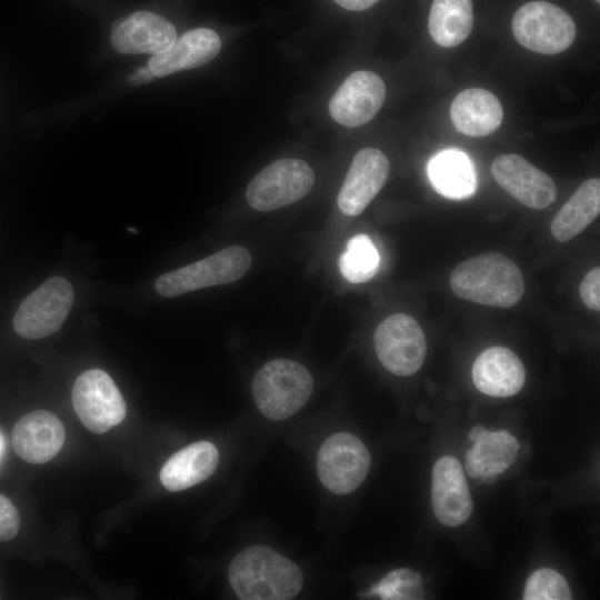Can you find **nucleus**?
<instances>
[{
	"mask_svg": "<svg viewBox=\"0 0 600 600\" xmlns=\"http://www.w3.org/2000/svg\"><path fill=\"white\" fill-rule=\"evenodd\" d=\"M229 581L242 600H289L301 590L300 568L281 553L264 546L239 552L229 566Z\"/></svg>",
	"mask_w": 600,
	"mask_h": 600,
	"instance_id": "f257e3e1",
	"label": "nucleus"
},
{
	"mask_svg": "<svg viewBox=\"0 0 600 600\" xmlns=\"http://www.w3.org/2000/svg\"><path fill=\"white\" fill-rule=\"evenodd\" d=\"M450 287L461 299L496 308H510L523 297L524 279L512 260L491 252L459 263L450 274Z\"/></svg>",
	"mask_w": 600,
	"mask_h": 600,
	"instance_id": "f03ea898",
	"label": "nucleus"
},
{
	"mask_svg": "<svg viewBox=\"0 0 600 600\" xmlns=\"http://www.w3.org/2000/svg\"><path fill=\"white\" fill-rule=\"evenodd\" d=\"M313 380L308 369L289 359L266 363L254 376L252 393L260 412L271 420H284L309 400Z\"/></svg>",
	"mask_w": 600,
	"mask_h": 600,
	"instance_id": "7ed1b4c3",
	"label": "nucleus"
},
{
	"mask_svg": "<svg viewBox=\"0 0 600 600\" xmlns=\"http://www.w3.org/2000/svg\"><path fill=\"white\" fill-rule=\"evenodd\" d=\"M251 254L242 246H230L197 262L161 274L154 283L162 297H177L190 291L222 286L243 277L251 266Z\"/></svg>",
	"mask_w": 600,
	"mask_h": 600,
	"instance_id": "20e7f679",
	"label": "nucleus"
},
{
	"mask_svg": "<svg viewBox=\"0 0 600 600\" xmlns=\"http://www.w3.org/2000/svg\"><path fill=\"white\" fill-rule=\"evenodd\" d=\"M512 33L526 49L541 54H557L573 43L577 28L571 16L547 1L521 6L512 18Z\"/></svg>",
	"mask_w": 600,
	"mask_h": 600,
	"instance_id": "39448f33",
	"label": "nucleus"
},
{
	"mask_svg": "<svg viewBox=\"0 0 600 600\" xmlns=\"http://www.w3.org/2000/svg\"><path fill=\"white\" fill-rule=\"evenodd\" d=\"M74 293L71 283L54 276L32 291L13 317V329L22 338L37 340L57 332L67 319Z\"/></svg>",
	"mask_w": 600,
	"mask_h": 600,
	"instance_id": "423d86ee",
	"label": "nucleus"
},
{
	"mask_svg": "<svg viewBox=\"0 0 600 600\" xmlns=\"http://www.w3.org/2000/svg\"><path fill=\"white\" fill-rule=\"evenodd\" d=\"M314 172L301 159L284 158L261 170L248 184V203L258 211H272L291 204L309 193Z\"/></svg>",
	"mask_w": 600,
	"mask_h": 600,
	"instance_id": "0eeeda50",
	"label": "nucleus"
},
{
	"mask_svg": "<svg viewBox=\"0 0 600 600\" xmlns=\"http://www.w3.org/2000/svg\"><path fill=\"white\" fill-rule=\"evenodd\" d=\"M72 406L83 426L101 434L126 417L124 399L111 377L103 370L90 369L74 381Z\"/></svg>",
	"mask_w": 600,
	"mask_h": 600,
	"instance_id": "6e6552de",
	"label": "nucleus"
},
{
	"mask_svg": "<svg viewBox=\"0 0 600 600\" xmlns=\"http://www.w3.org/2000/svg\"><path fill=\"white\" fill-rule=\"evenodd\" d=\"M373 346L382 366L397 376L416 373L427 354L420 324L406 313H394L382 320L374 331Z\"/></svg>",
	"mask_w": 600,
	"mask_h": 600,
	"instance_id": "1a4fd4ad",
	"label": "nucleus"
},
{
	"mask_svg": "<svg viewBox=\"0 0 600 600\" xmlns=\"http://www.w3.org/2000/svg\"><path fill=\"white\" fill-rule=\"evenodd\" d=\"M370 462L369 451L358 437L347 432L336 433L319 450L318 476L329 491L347 494L363 482Z\"/></svg>",
	"mask_w": 600,
	"mask_h": 600,
	"instance_id": "9d476101",
	"label": "nucleus"
},
{
	"mask_svg": "<svg viewBox=\"0 0 600 600\" xmlns=\"http://www.w3.org/2000/svg\"><path fill=\"white\" fill-rule=\"evenodd\" d=\"M386 84L377 73L360 70L351 73L329 102L331 118L347 128L366 124L381 109Z\"/></svg>",
	"mask_w": 600,
	"mask_h": 600,
	"instance_id": "9b49d317",
	"label": "nucleus"
},
{
	"mask_svg": "<svg viewBox=\"0 0 600 600\" xmlns=\"http://www.w3.org/2000/svg\"><path fill=\"white\" fill-rule=\"evenodd\" d=\"M497 183L516 200L531 209H544L557 198L554 181L519 154L498 156L491 164Z\"/></svg>",
	"mask_w": 600,
	"mask_h": 600,
	"instance_id": "f8f14e48",
	"label": "nucleus"
},
{
	"mask_svg": "<svg viewBox=\"0 0 600 600\" xmlns=\"http://www.w3.org/2000/svg\"><path fill=\"white\" fill-rule=\"evenodd\" d=\"M390 162L376 148H364L353 158L337 203L342 213L360 214L379 193L388 180Z\"/></svg>",
	"mask_w": 600,
	"mask_h": 600,
	"instance_id": "ddd939ff",
	"label": "nucleus"
},
{
	"mask_svg": "<svg viewBox=\"0 0 600 600\" xmlns=\"http://www.w3.org/2000/svg\"><path fill=\"white\" fill-rule=\"evenodd\" d=\"M431 503L436 518L444 526L457 527L472 512V498L460 462L443 456L432 469Z\"/></svg>",
	"mask_w": 600,
	"mask_h": 600,
	"instance_id": "4468645a",
	"label": "nucleus"
},
{
	"mask_svg": "<svg viewBox=\"0 0 600 600\" xmlns=\"http://www.w3.org/2000/svg\"><path fill=\"white\" fill-rule=\"evenodd\" d=\"M66 430L61 420L48 410H34L21 417L12 429L16 453L30 463L50 461L61 450Z\"/></svg>",
	"mask_w": 600,
	"mask_h": 600,
	"instance_id": "2eb2a0df",
	"label": "nucleus"
},
{
	"mask_svg": "<svg viewBox=\"0 0 600 600\" xmlns=\"http://www.w3.org/2000/svg\"><path fill=\"white\" fill-rule=\"evenodd\" d=\"M176 40L174 27L150 11L132 13L114 28L111 36L112 47L126 54H158L171 48Z\"/></svg>",
	"mask_w": 600,
	"mask_h": 600,
	"instance_id": "dca6fc26",
	"label": "nucleus"
},
{
	"mask_svg": "<svg viewBox=\"0 0 600 600\" xmlns=\"http://www.w3.org/2000/svg\"><path fill=\"white\" fill-rule=\"evenodd\" d=\"M469 438L473 447L466 453V471L474 479L493 480L517 459L519 442L506 430L488 431L476 426Z\"/></svg>",
	"mask_w": 600,
	"mask_h": 600,
	"instance_id": "f3484780",
	"label": "nucleus"
},
{
	"mask_svg": "<svg viewBox=\"0 0 600 600\" xmlns=\"http://www.w3.org/2000/svg\"><path fill=\"white\" fill-rule=\"evenodd\" d=\"M472 380L482 393L506 398L522 389L526 371L513 351L504 347H491L476 359L472 367Z\"/></svg>",
	"mask_w": 600,
	"mask_h": 600,
	"instance_id": "a211bd4d",
	"label": "nucleus"
},
{
	"mask_svg": "<svg viewBox=\"0 0 600 600\" xmlns=\"http://www.w3.org/2000/svg\"><path fill=\"white\" fill-rule=\"evenodd\" d=\"M221 40L211 29L198 28L182 34L167 51L153 54L148 67L154 77L201 67L220 51Z\"/></svg>",
	"mask_w": 600,
	"mask_h": 600,
	"instance_id": "6ab92c4d",
	"label": "nucleus"
},
{
	"mask_svg": "<svg viewBox=\"0 0 600 600\" xmlns=\"http://www.w3.org/2000/svg\"><path fill=\"white\" fill-rule=\"evenodd\" d=\"M456 129L470 137H486L496 131L503 119L499 99L482 88H470L456 96L450 108Z\"/></svg>",
	"mask_w": 600,
	"mask_h": 600,
	"instance_id": "aec40b11",
	"label": "nucleus"
},
{
	"mask_svg": "<svg viewBox=\"0 0 600 600\" xmlns=\"http://www.w3.org/2000/svg\"><path fill=\"white\" fill-rule=\"evenodd\" d=\"M218 462L216 446L198 441L173 453L162 466L159 478L167 490L181 491L211 477Z\"/></svg>",
	"mask_w": 600,
	"mask_h": 600,
	"instance_id": "412c9836",
	"label": "nucleus"
},
{
	"mask_svg": "<svg viewBox=\"0 0 600 600\" xmlns=\"http://www.w3.org/2000/svg\"><path fill=\"white\" fill-rule=\"evenodd\" d=\"M600 213V180L584 181L558 211L550 224L553 238L566 242L592 223Z\"/></svg>",
	"mask_w": 600,
	"mask_h": 600,
	"instance_id": "4be33fe9",
	"label": "nucleus"
},
{
	"mask_svg": "<svg viewBox=\"0 0 600 600\" xmlns=\"http://www.w3.org/2000/svg\"><path fill=\"white\" fill-rule=\"evenodd\" d=\"M428 177L433 188L450 199H464L477 188L476 171L470 159L458 150L436 154L428 163Z\"/></svg>",
	"mask_w": 600,
	"mask_h": 600,
	"instance_id": "5701e85b",
	"label": "nucleus"
},
{
	"mask_svg": "<svg viewBox=\"0 0 600 600\" xmlns=\"http://www.w3.org/2000/svg\"><path fill=\"white\" fill-rule=\"evenodd\" d=\"M471 0H433L428 28L433 41L443 48L462 43L471 33Z\"/></svg>",
	"mask_w": 600,
	"mask_h": 600,
	"instance_id": "b1692460",
	"label": "nucleus"
},
{
	"mask_svg": "<svg viewBox=\"0 0 600 600\" xmlns=\"http://www.w3.org/2000/svg\"><path fill=\"white\" fill-rule=\"evenodd\" d=\"M380 256L372 240L366 234L352 237L339 260L341 274L352 283L370 280L378 271Z\"/></svg>",
	"mask_w": 600,
	"mask_h": 600,
	"instance_id": "393cba45",
	"label": "nucleus"
},
{
	"mask_svg": "<svg viewBox=\"0 0 600 600\" xmlns=\"http://www.w3.org/2000/svg\"><path fill=\"white\" fill-rule=\"evenodd\" d=\"M571 591L566 579L548 568L536 570L527 580L523 599L526 600H569Z\"/></svg>",
	"mask_w": 600,
	"mask_h": 600,
	"instance_id": "a878e982",
	"label": "nucleus"
},
{
	"mask_svg": "<svg viewBox=\"0 0 600 600\" xmlns=\"http://www.w3.org/2000/svg\"><path fill=\"white\" fill-rule=\"evenodd\" d=\"M420 584L419 573L408 569H398L373 586L368 594H377L382 599H412Z\"/></svg>",
	"mask_w": 600,
	"mask_h": 600,
	"instance_id": "bb28decb",
	"label": "nucleus"
},
{
	"mask_svg": "<svg viewBox=\"0 0 600 600\" xmlns=\"http://www.w3.org/2000/svg\"><path fill=\"white\" fill-rule=\"evenodd\" d=\"M20 514L12 502L0 493V541L13 539L20 528Z\"/></svg>",
	"mask_w": 600,
	"mask_h": 600,
	"instance_id": "cd10ccee",
	"label": "nucleus"
},
{
	"mask_svg": "<svg viewBox=\"0 0 600 600\" xmlns=\"http://www.w3.org/2000/svg\"><path fill=\"white\" fill-rule=\"evenodd\" d=\"M579 294L583 303L591 310L600 309V268L591 269L579 286Z\"/></svg>",
	"mask_w": 600,
	"mask_h": 600,
	"instance_id": "c85d7f7f",
	"label": "nucleus"
},
{
	"mask_svg": "<svg viewBox=\"0 0 600 600\" xmlns=\"http://www.w3.org/2000/svg\"><path fill=\"white\" fill-rule=\"evenodd\" d=\"M340 7L351 10L361 11L372 7L379 0H334Z\"/></svg>",
	"mask_w": 600,
	"mask_h": 600,
	"instance_id": "c756f323",
	"label": "nucleus"
},
{
	"mask_svg": "<svg viewBox=\"0 0 600 600\" xmlns=\"http://www.w3.org/2000/svg\"><path fill=\"white\" fill-rule=\"evenodd\" d=\"M153 78H154V74L152 73L150 68L147 66V67H143V68H140V69L136 70L130 76L129 81L132 84H143V83H147V82L151 81Z\"/></svg>",
	"mask_w": 600,
	"mask_h": 600,
	"instance_id": "7c9ffc66",
	"label": "nucleus"
},
{
	"mask_svg": "<svg viewBox=\"0 0 600 600\" xmlns=\"http://www.w3.org/2000/svg\"><path fill=\"white\" fill-rule=\"evenodd\" d=\"M593 1H596L597 3H599V2H600V0H593Z\"/></svg>",
	"mask_w": 600,
	"mask_h": 600,
	"instance_id": "2f4dec72",
	"label": "nucleus"
}]
</instances>
